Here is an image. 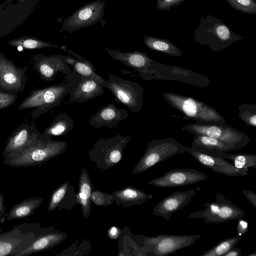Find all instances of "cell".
I'll use <instances>...</instances> for the list:
<instances>
[{
    "label": "cell",
    "instance_id": "6da1fadb",
    "mask_svg": "<svg viewBox=\"0 0 256 256\" xmlns=\"http://www.w3.org/2000/svg\"><path fill=\"white\" fill-rule=\"evenodd\" d=\"M80 79L81 76L72 70V74L66 75L61 84L32 90L20 104L18 110L35 108L31 113L32 118L35 120L53 108L59 106L76 82Z\"/></svg>",
    "mask_w": 256,
    "mask_h": 256
},
{
    "label": "cell",
    "instance_id": "7a4b0ae2",
    "mask_svg": "<svg viewBox=\"0 0 256 256\" xmlns=\"http://www.w3.org/2000/svg\"><path fill=\"white\" fill-rule=\"evenodd\" d=\"M196 43L208 45L213 52L226 49L236 41L244 37L235 34L232 28L221 20L210 14L200 18L194 32Z\"/></svg>",
    "mask_w": 256,
    "mask_h": 256
},
{
    "label": "cell",
    "instance_id": "3957f363",
    "mask_svg": "<svg viewBox=\"0 0 256 256\" xmlns=\"http://www.w3.org/2000/svg\"><path fill=\"white\" fill-rule=\"evenodd\" d=\"M68 148L66 142L40 140L34 145L4 158V164L16 168H27L41 164L64 152Z\"/></svg>",
    "mask_w": 256,
    "mask_h": 256
},
{
    "label": "cell",
    "instance_id": "277c9868",
    "mask_svg": "<svg viewBox=\"0 0 256 256\" xmlns=\"http://www.w3.org/2000/svg\"><path fill=\"white\" fill-rule=\"evenodd\" d=\"M54 229V226L42 228L38 223L24 222L8 232H0V256H15L40 235Z\"/></svg>",
    "mask_w": 256,
    "mask_h": 256
},
{
    "label": "cell",
    "instance_id": "5b68a950",
    "mask_svg": "<svg viewBox=\"0 0 256 256\" xmlns=\"http://www.w3.org/2000/svg\"><path fill=\"white\" fill-rule=\"evenodd\" d=\"M166 102L184 115V118L198 122L226 123L225 118L212 106L194 98L172 92L163 94Z\"/></svg>",
    "mask_w": 256,
    "mask_h": 256
},
{
    "label": "cell",
    "instance_id": "8992f818",
    "mask_svg": "<svg viewBox=\"0 0 256 256\" xmlns=\"http://www.w3.org/2000/svg\"><path fill=\"white\" fill-rule=\"evenodd\" d=\"M186 148L172 137L153 140L148 142L144 154L135 166L132 174L144 172L174 155L183 154Z\"/></svg>",
    "mask_w": 256,
    "mask_h": 256
},
{
    "label": "cell",
    "instance_id": "52a82bcc",
    "mask_svg": "<svg viewBox=\"0 0 256 256\" xmlns=\"http://www.w3.org/2000/svg\"><path fill=\"white\" fill-rule=\"evenodd\" d=\"M182 130L195 135H202L218 140L232 146L235 150L245 147L250 138L244 133L226 123L198 122L186 124Z\"/></svg>",
    "mask_w": 256,
    "mask_h": 256
},
{
    "label": "cell",
    "instance_id": "ba28073f",
    "mask_svg": "<svg viewBox=\"0 0 256 256\" xmlns=\"http://www.w3.org/2000/svg\"><path fill=\"white\" fill-rule=\"evenodd\" d=\"M132 136L120 134L108 138H102L88 152L90 160L98 168L107 170L118 164L123 158V150Z\"/></svg>",
    "mask_w": 256,
    "mask_h": 256
},
{
    "label": "cell",
    "instance_id": "9c48e42d",
    "mask_svg": "<svg viewBox=\"0 0 256 256\" xmlns=\"http://www.w3.org/2000/svg\"><path fill=\"white\" fill-rule=\"evenodd\" d=\"M108 80L102 82L116 100L127 106L132 112H139L143 106L144 89L137 82L118 77L108 72Z\"/></svg>",
    "mask_w": 256,
    "mask_h": 256
},
{
    "label": "cell",
    "instance_id": "30bf717a",
    "mask_svg": "<svg viewBox=\"0 0 256 256\" xmlns=\"http://www.w3.org/2000/svg\"><path fill=\"white\" fill-rule=\"evenodd\" d=\"M204 206L205 208L192 212L186 218H202L208 224H218L236 220L245 216L242 210L220 192L216 194L214 202H206Z\"/></svg>",
    "mask_w": 256,
    "mask_h": 256
},
{
    "label": "cell",
    "instance_id": "8fae6325",
    "mask_svg": "<svg viewBox=\"0 0 256 256\" xmlns=\"http://www.w3.org/2000/svg\"><path fill=\"white\" fill-rule=\"evenodd\" d=\"M201 237L198 234H159L144 236V244L147 256H162L192 246Z\"/></svg>",
    "mask_w": 256,
    "mask_h": 256
},
{
    "label": "cell",
    "instance_id": "7c38bea8",
    "mask_svg": "<svg viewBox=\"0 0 256 256\" xmlns=\"http://www.w3.org/2000/svg\"><path fill=\"white\" fill-rule=\"evenodd\" d=\"M105 4L103 0H96L80 7L64 19L62 30L72 33L99 22L104 26L106 24L104 19Z\"/></svg>",
    "mask_w": 256,
    "mask_h": 256
},
{
    "label": "cell",
    "instance_id": "4fadbf2b",
    "mask_svg": "<svg viewBox=\"0 0 256 256\" xmlns=\"http://www.w3.org/2000/svg\"><path fill=\"white\" fill-rule=\"evenodd\" d=\"M153 79L176 80L202 87L207 86L210 84L209 78L204 75L154 60L152 64L149 80Z\"/></svg>",
    "mask_w": 256,
    "mask_h": 256
},
{
    "label": "cell",
    "instance_id": "5bb4252c",
    "mask_svg": "<svg viewBox=\"0 0 256 256\" xmlns=\"http://www.w3.org/2000/svg\"><path fill=\"white\" fill-rule=\"evenodd\" d=\"M26 67L16 66L0 52V90L18 94L24 90L28 78Z\"/></svg>",
    "mask_w": 256,
    "mask_h": 256
},
{
    "label": "cell",
    "instance_id": "9a60e30c",
    "mask_svg": "<svg viewBox=\"0 0 256 256\" xmlns=\"http://www.w3.org/2000/svg\"><path fill=\"white\" fill-rule=\"evenodd\" d=\"M208 176L193 168H175L166 172L162 176L152 179L148 184L162 188L179 187L193 184L207 180Z\"/></svg>",
    "mask_w": 256,
    "mask_h": 256
},
{
    "label": "cell",
    "instance_id": "2e32d148",
    "mask_svg": "<svg viewBox=\"0 0 256 256\" xmlns=\"http://www.w3.org/2000/svg\"><path fill=\"white\" fill-rule=\"evenodd\" d=\"M40 134L34 122L22 123L10 136L2 152L4 158L28 148L42 140Z\"/></svg>",
    "mask_w": 256,
    "mask_h": 256
},
{
    "label": "cell",
    "instance_id": "e0dca14e",
    "mask_svg": "<svg viewBox=\"0 0 256 256\" xmlns=\"http://www.w3.org/2000/svg\"><path fill=\"white\" fill-rule=\"evenodd\" d=\"M32 58L34 60L32 68L38 72L40 78L43 80H54L58 72L65 75L72 74L70 66L65 62L61 54L45 56L35 54Z\"/></svg>",
    "mask_w": 256,
    "mask_h": 256
},
{
    "label": "cell",
    "instance_id": "ac0fdd59",
    "mask_svg": "<svg viewBox=\"0 0 256 256\" xmlns=\"http://www.w3.org/2000/svg\"><path fill=\"white\" fill-rule=\"evenodd\" d=\"M103 49L112 58L137 70L142 80H149L154 60L146 53L138 50L122 52L108 48H104Z\"/></svg>",
    "mask_w": 256,
    "mask_h": 256
},
{
    "label": "cell",
    "instance_id": "d6986e66",
    "mask_svg": "<svg viewBox=\"0 0 256 256\" xmlns=\"http://www.w3.org/2000/svg\"><path fill=\"white\" fill-rule=\"evenodd\" d=\"M186 152L202 166L229 176H249L248 168L238 169L224 158L202 153L187 146Z\"/></svg>",
    "mask_w": 256,
    "mask_h": 256
},
{
    "label": "cell",
    "instance_id": "ffe728a7",
    "mask_svg": "<svg viewBox=\"0 0 256 256\" xmlns=\"http://www.w3.org/2000/svg\"><path fill=\"white\" fill-rule=\"evenodd\" d=\"M196 193L194 188L174 192L161 200L154 208L152 213L166 220H170L172 214L188 204Z\"/></svg>",
    "mask_w": 256,
    "mask_h": 256
},
{
    "label": "cell",
    "instance_id": "44dd1931",
    "mask_svg": "<svg viewBox=\"0 0 256 256\" xmlns=\"http://www.w3.org/2000/svg\"><path fill=\"white\" fill-rule=\"evenodd\" d=\"M104 87L97 80L90 77L81 76L69 94V101L82 103L94 98L104 93Z\"/></svg>",
    "mask_w": 256,
    "mask_h": 256
},
{
    "label": "cell",
    "instance_id": "7402d4cb",
    "mask_svg": "<svg viewBox=\"0 0 256 256\" xmlns=\"http://www.w3.org/2000/svg\"><path fill=\"white\" fill-rule=\"evenodd\" d=\"M128 116L126 110L118 108L114 104H108L93 114L89 124L96 128L106 126L110 129Z\"/></svg>",
    "mask_w": 256,
    "mask_h": 256
},
{
    "label": "cell",
    "instance_id": "603a6c76",
    "mask_svg": "<svg viewBox=\"0 0 256 256\" xmlns=\"http://www.w3.org/2000/svg\"><path fill=\"white\" fill-rule=\"evenodd\" d=\"M78 203L76 194L74 187L70 185L68 181L63 183L52 192L47 209L48 212L58 208L67 210L70 212Z\"/></svg>",
    "mask_w": 256,
    "mask_h": 256
},
{
    "label": "cell",
    "instance_id": "cb8c5ba5",
    "mask_svg": "<svg viewBox=\"0 0 256 256\" xmlns=\"http://www.w3.org/2000/svg\"><path fill=\"white\" fill-rule=\"evenodd\" d=\"M67 234L55 229L37 238L26 248L15 256H26L46 251L53 248L64 241Z\"/></svg>",
    "mask_w": 256,
    "mask_h": 256
},
{
    "label": "cell",
    "instance_id": "d4e9b609",
    "mask_svg": "<svg viewBox=\"0 0 256 256\" xmlns=\"http://www.w3.org/2000/svg\"><path fill=\"white\" fill-rule=\"evenodd\" d=\"M192 148L196 151L215 156L235 150L232 146L218 140L206 136L196 135Z\"/></svg>",
    "mask_w": 256,
    "mask_h": 256
},
{
    "label": "cell",
    "instance_id": "484cf974",
    "mask_svg": "<svg viewBox=\"0 0 256 256\" xmlns=\"http://www.w3.org/2000/svg\"><path fill=\"white\" fill-rule=\"evenodd\" d=\"M64 50L74 56L62 55L65 62L72 66V70L81 76L92 78L100 83L104 82V78L96 72V69L88 60L72 50H67L66 48Z\"/></svg>",
    "mask_w": 256,
    "mask_h": 256
},
{
    "label": "cell",
    "instance_id": "4316f807",
    "mask_svg": "<svg viewBox=\"0 0 256 256\" xmlns=\"http://www.w3.org/2000/svg\"><path fill=\"white\" fill-rule=\"evenodd\" d=\"M114 202L118 205L130 208L134 205H140L152 198V196L132 186H127L112 193Z\"/></svg>",
    "mask_w": 256,
    "mask_h": 256
},
{
    "label": "cell",
    "instance_id": "83f0119b",
    "mask_svg": "<svg viewBox=\"0 0 256 256\" xmlns=\"http://www.w3.org/2000/svg\"><path fill=\"white\" fill-rule=\"evenodd\" d=\"M74 121L66 112H60L40 134L43 140H52L54 137L66 135L74 128Z\"/></svg>",
    "mask_w": 256,
    "mask_h": 256
},
{
    "label": "cell",
    "instance_id": "f1b7e54d",
    "mask_svg": "<svg viewBox=\"0 0 256 256\" xmlns=\"http://www.w3.org/2000/svg\"><path fill=\"white\" fill-rule=\"evenodd\" d=\"M78 188L79 192L76 194L78 203L81 205L82 214L86 218L91 211L90 196L94 190L90 176L84 168L80 176Z\"/></svg>",
    "mask_w": 256,
    "mask_h": 256
},
{
    "label": "cell",
    "instance_id": "f546056e",
    "mask_svg": "<svg viewBox=\"0 0 256 256\" xmlns=\"http://www.w3.org/2000/svg\"><path fill=\"white\" fill-rule=\"evenodd\" d=\"M44 198L42 196H30L15 204L9 210L6 220H22L32 216L35 210L41 205Z\"/></svg>",
    "mask_w": 256,
    "mask_h": 256
},
{
    "label": "cell",
    "instance_id": "4dcf8cb0",
    "mask_svg": "<svg viewBox=\"0 0 256 256\" xmlns=\"http://www.w3.org/2000/svg\"><path fill=\"white\" fill-rule=\"evenodd\" d=\"M143 41L146 46L152 50L173 56H180L182 54L180 50L168 40L146 36Z\"/></svg>",
    "mask_w": 256,
    "mask_h": 256
},
{
    "label": "cell",
    "instance_id": "1f68e13d",
    "mask_svg": "<svg viewBox=\"0 0 256 256\" xmlns=\"http://www.w3.org/2000/svg\"><path fill=\"white\" fill-rule=\"evenodd\" d=\"M8 44L14 47L32 50L52 48L64 50V48H66L64 46H58L50 42L42 40L36 37L26 36L11 40L8 42Z\"/></svg>",
    "mask_w": 256,
    "mask_h": 256
},
{
    "label": "cell",
    "instance_id": "d6a6232c",
    "mask_svg": "<svg viewBox=\"0 0 256 256\" xmlns=\"http://www.w3.org/2000/svg\"><path fill=\"white\" fill-rule=\"evenodd\" d=\"M215 156L224 159L230 160L234 162V165L238 169L256 168V154H232L226 152Z\"/></svg>",
    "mask_w": 256,
    "mask_h": 256
},
{
    "label": "cell",
    "instance_id": "836d02e7",
    "mask_svg": "<svg viewBox=\"0 0 256 256\" xmlns=\"http://www.w3.org/2000/svg\"><path fill=\"white\" fill-rule=\"evenodd\" d=\"M241 236L238 235L223 240L212 248L200 254V256H224L229 250L235 246L236 244L242 239Z\"/></svg>",
    "mask_w": 256,
    "mask_h": 256
},
{
    "label": "cell",
    "instance_id": "e575fe53",
    "mask_svg": "<svg viewBox=\"0 0 256 256\" xmlns=\"http://www.w3.org/2000/svg\"><path fill=\"white\" fill-rule=\"evenodd\" d=\"M238 117L247 126H256V104H244L238 106Z\"/></svg>",
    "mask_w": 256,
    "mask_h": 256
},
{
    "label": "cell",
    "instance_id": "d590c367",
    "mask_svg": "<svg viewBox=\"0 0 256 256\" xmlns=\"http://www.w3.org/2000/svg\"><path fill=\"white\" fill-rule=\"evenodd\" d=\"M228 4L238 11L248 14H256L255 0H225Z\"/></svg>",
    "mask_w": 256,
    "mask_h": 256
},
{
    "label": "cell",
    "instance_id": "8d00e7d4",
    "mask_svg": "<svg viewBox=\"0 0 256 256\" xmlns=\"http://www.w3.org/2000/svg\"><path fill=\"white\" fill-rule=\"evenodd\" d=\"M90 199L92 202L100 206H107L112 204L114 202L112 194H110L98 190H92Z\"/></svg>",
    "mask_w": 256,
    "mask_h": 256
},
{
    "label": "cell",
    "instance_id": "74e56055",
    "mask_svg": "<svg viewBox=\"0 0 256 256\" xmlns=\"http://www.w3.org/2000/svg\"><path fill=\"white\" fill-rule=\"evenodd\" d=\"M18 98L17 94L5 92L0 90V110L14 104Z\"/></svg>",
    "mask_w": 256,
    "mask_h": 256
},
{
    "label": "cell",
    "instance_id": "f35d334b",
    "mask_svg": "<svg viewBox=\"0 0 256 256\" xmlns=\"http://www.w3.org/2000/svg\"><path fill=\"white\" fill-rule=\"evenodd\" d=\"M185 0H156V8L159 10H168L176 6Z\"/></svg>",
    "mask_w": 256,
    "mask_h": 256
},
{
    "label": "cell",
    "instance_id": "ab89813d",
    "mask_svg": "<svg viewBox=\"0 0 256 256\" xmlns=\"http://www.w3.org/2000/svg\"><path fill=\"white\" fill-rule=\"evenodd\" d=\"M236 230L238 234L242 236V234H246L248 228V222L243 219L242 218H240L238 220Z\"/></svg>",
    "mask_w": 256,
    "mask_h": 256
},
{
    "label": "cell",
    "instance_id": "60d3db41",
    "mask_svg": "<svg viewBox=\"0 0 256 256\" xmlns=\"http://www.w3.org/2000/svg\"><path fill=\"white\" fill-rule=\"evenodd\" d=\"M242 192L248 201L256 208V194L252 191L246 189H244Z\"/></svg>",
    "mask_w": 256,
    "mask_h": 256
},
{
    "label": "cell",
    "instance_id": "b9f144b4",
    "mask_svg": "<svg viewBox=\"0 0 256 256\" xmlns=\"http://www.w3.org/2000/svg\"><path fill=\"white\" fill-rule=\"evenodd\" d=\"M224 256H242V251L240 248L234 246L225 254Z\"/></svg>",
    "mask_w": 256,
    "mask_h": 256
},
{
    "label": "cell",
    "instance_id": "7bdbcfd3",
    "mask_svg": "<svg viewBox=\"0 0 256 256\" xmlns=\"http://www.w3.org/2000/svg\"><path fill=\"white\" fill-rule=\"evenodd\" d=\"M6 208L4 206V198L0 192V218L3 216L6 212Z\"/></svg>",
    "mask_w": 256,
    "mask_h": 256
},
{
    "label": "cell",
    "instance_id": "ee69618b",
    "mask_svg": "<svg viewBox=\"0 0 256 256\" xmlns=\"http://www.w3.org/2000/svg\"><path fill=\"white\" fill-rule=\"evenodd\" d=\"M118 228L116 227H112L110 228L108 234L109 236L112 238H116L118 236Z\"/></svg>",
    "mask_w": 256,
    "mask_h": 256
},
{
    "label": "cell",
    "instance_id": "f6af8a7d",
    "mask_svg": "<svg viewBox=\"0 0 256 256\" xmlns=\"http://www.w3.org/2000/svg\"><path fill=\"white\" fill-rule=\"evenodd\" d=\"M247 256H256V252L250 253Z\"/></svg>",
    "mask_w": 256,
    "mask_h": 256
}]
</instances>
